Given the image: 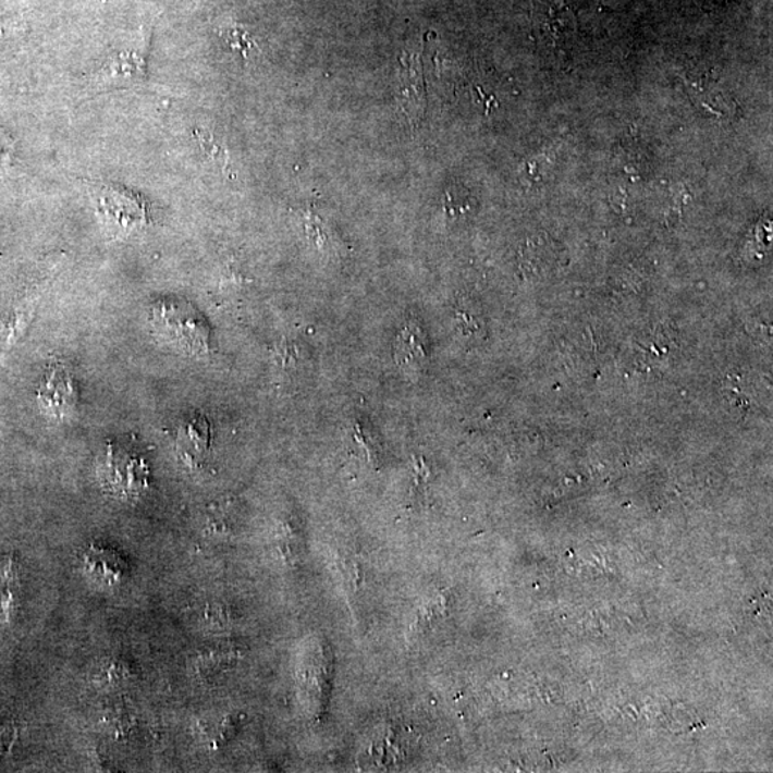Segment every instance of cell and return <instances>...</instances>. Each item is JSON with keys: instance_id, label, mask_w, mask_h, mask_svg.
<instances>
[{"instance_id": "obj_1", "label": "cell", "mask_w": 773, "mask_h": 773, "mask_svg": "<svg viewBox=\"0 0 773 773\" xmlns=\"http://www.w3.org/2000/svg\"><path fill=\"white\" fill-rule=\"evenodd\" d=\"M149 44L151 34L143 32L138 44L113 54L90 76V86L101 93L144 85L148 77Z\"/></svg>"}, {"instance_id": "obj_2", "label": "cell", "mask_w": 773, "mask_h": 773, "mask_svg": "<svg viewBox=\"0 0 773 773\" xmlns=\"http://www.w3.org/2000/svg\"><path fill=\"white\" fill-rule=\"evenodd\" d=\"M38 402L44 412L58 420L71 416L76 410L79 403V389L74 376L61 364H53L40 381Z\"/></svg>"}, {"instance_id": "obj_3", "label": "cell", "mask_w": 773, "mask_h": 773, "mask_svg": "<svg viewBox=\"0 0 773 773\" xmlns=\"http://www.w3.org/2000/svg\"><path fill=\"white\" fill-rule=\"evenodd\" d=\"M107 480L113 491L134 495L147 488L148 468L143 458L111 445L107 457Z\"/></svg>"}, {"instance_id": "obj_4", "label": "cell", "mask_w": 773, "mask_h": 773, "mask_svg": "<svg viewBox=\"0 0 773 773\" xmlns=\"http://www.w3.org/2000/svg\"><path fill=\"white\" fill-rule=\"evenodd\" d=\"M157 320L167 327L176 343L191 352L203 347L204 341H207L201 322L193 317V309L182 307L180 303L159 304Z\"/></svg>"}, {"instance_id": "obj_5", "label": "cell", "mask_w": 773, "mask_h": 773, "mask_svg": "<svg viewBox=\"0 0 773 773\" xmlns=\"http://www.w3.org/2000/svg\"><path fill=\"white\" fill-rule=\"evenodd\" d=\"M85 567L95 581L107 586L120 585L130 572L128 563L120 553L102 545L89 549L85 556Z\"/></svg>"}, {"instance_id": "obj_6", "label": "cell", "mask_w": 773, "mask_h": 773, "mask_svg": "<svg viewBox=\"0 0 773 773\" xmlns=\"http://www.w3.org/2000/svg\"><path fill=\"white\" fill-rule=\"evenodd\" d=\"M208 422L203 417H195L180 427L176 444L182 456L195 461V453H203L208 447Z\"/></svg>"}, {"instance_id": "obj_7", "label": "cell", "mask_w": 773, "mask_h": 773, "mask_svg": "<svg viewBox=\"0 0 773 773\" xmlns=\"http://www.w3.org/2000/svg\"><path fill=\"white\" fill-rule=\"evenodd\" d=\"M136 673L134 666L122 658L105 659L95 672V680L102 686H122L134 680Z\"/></svg>"}, {"instance_id": "obj_8", "label": "cell", "mask_w": 773, "mask_h": 773, "mask_svg": "<svg viewBox=\"0 0 773 773\" xmlns=\"http://www.w3.org/2000/svg\"><path fill=\"white\" fill-rule=\"evenodd\" d=\"M218 35L222 42L244 59L251 58L254 51H258V45L247 27L238 24H226L218 27Z\"/></svg>"}, {"instance_id": "obj_9", "label": "cell", "mask_w": 773, "mask_h": 773, "mask_svg": "<svg viewBox=\"0 0 773 773\" xmlns=\"http://www.w3.org/2000/svg\"><path fill=\"white\" fill-rule=\"evenodd\" d=\"M236 659H238V652H235V650H203V652H199L197 658H195L194 666L199 675L209 676L225 670L226 666L236 662Z\"/></svg>"}, {"instance_id": "obj_10", "label": "cell", "mask_w": 773, "mask_h": 773, "mask_svg": "<svg viewBox=\"0 0 773 773\" xmlns=\"http://www.w3.org/2000/svg\"><path fill=\"white\" fill-rule=\"evenodd\" d=\"M195 138H197L199 147H201L203 152L209 161L216 163L221 170H229L230 157L226 152L225 147H222L212 134H209L206 130H195Z\"/></svg>"}, {"instance_id": "obj_11", "label": "cell", "mask_w": 773, "mask_h": 773, "mask_svg": "<svg viewBox=\"0 0 773 773\" xmlns=\"http://www.w3.org/2000/svg\"><path fill=\"white\" fill-rule=\"evenodd\" d=\"M26 27L25 17L20 15V13L0 15V45L20 39L25 34Z\"/></svg>"}, {"instance_id": "obj_12", "label": "cell", "mask_w": 773, "mask_h": 773, "mask_svg": "<svg viewBox=\"0 0 773 773\" xmlns=\"http://www.w3.org/2000/svg\"><path fill=\"white\" fill-rule=\"evenodd\" d=\"M397 341L400 361L408 363L422 357V347L420 343H418L416 335H414V331H404L403 335L400 336Z\"/></svg>"}, {"instance_id": "obj_13", "label": "cell", "mask_w": 773, "mask_h": 773, "mask_svg": "<svg viewBox=\"0 0 773 773\" xmlns=\"http://www.w3.org/2000/svg\"><path fill=\"white\" fill-rule=\"evenodd\" d=\"M16 163L15 143L0 130V174H7Z\"/></svg>"}]
</instances>
